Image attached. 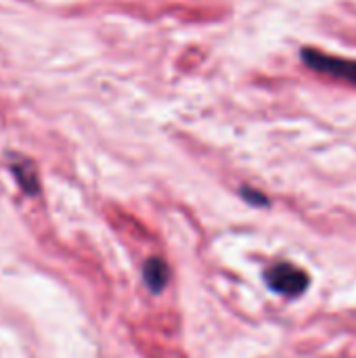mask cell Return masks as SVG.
I'll return each instance as SVG.
<instances>
[{"label": "cell", "mask_w": 356, "mask_h": 358, "mask_svg": "<svg viewBox=\"0 0 356 358\" xmlns=\"http://www.w3.org/2000/svg\"><path fill=\"white\" fill-rule=\"evenodd\" d=\"M300 59L304 61V65L308 69H313L317 73L332 76L336 80H344V82L356 86L355 59H342L336 55H327V52H321L319 48H313V46H304L300 50Z\"/></svg>", "instance_id": "6da1fadb"}, {"label": "cell", "mask_w": 356, "mask_h": 358, "mask_svg": "<svg viewBox=\"0 0 356 358\" xmlns=\"http://www.w3.org/2000/svg\"><path fill=\"white\" fill-rule=\"evenodd\" d=\"M311 279L308 275L294 266V264H287V262H281V264H275L273 268L266 271V285L277 292V294H283V296H300L306 292Z\"/></svg>", "instance_id": "7a4b0ae2"}, {"label": "cell", "mask_w": 356, "mask_h": 358, "mask_svg": "<svg viewBox=\"0 0 356 358\" xmlns=\"http://www.w3.org/2000/svg\"><path fill=\"white\" fill-rule=\"evenodd\" d=\"M10 170H13L17 182L23 187V191H25L27 195L38 193V174H36V168H34L29 162L19 159V162H15V164L10 166Z\"/></svg>", "instance_id": "3957f363"}, {"label": "cell", "mask_w": 356, "mask_h": 358, "mask_svg": "<svg viewBox=\"0 0 356 358\" xmlns=\"http://www.w3.org/2000/svg\"><path fill=\"white\" fill-rule=\"evenodd\" d=\"M143 273H145V281H147L149 289L159 292V289L166 287V283H168V266H166L164 260L151 258V260L145 264V271H143Z\"/></svg>", "instance_id": "277c9868"}, {"label": "cell", "mask_w": 356, "mask_h": 358, "mask_svg": "<svg viewBox=\"0 0 356 358\" xmlns=\"http://www.w3.org/2000/svg\"><path fill=\"white\" fill-rule=\"evenodd\" d=\"M243 197H245L248 201L256 203V206H266V203H269L264 195H260V193H256V191H252V189H243Z\"/></svg>", "instance_id": "5b68a950"}]
</instances>
